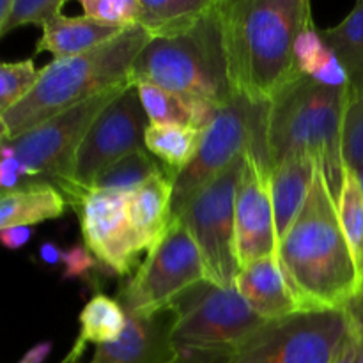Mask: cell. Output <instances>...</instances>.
Masks as SVG:
<instances>
[{"mask_svg":"<svg viewBox=\"0 0 363 363\" xmlns=\"http://www.w3.org/2000/svg\"><path fill=\"white\" fill-rule=\"evenodd\" d=\"M344 165L357 170L363 165V85L347 87V105L342 128Z\"/></svg>","mask_w":363,"mask_h":363,"instance_id":"f1b7e54d","label":"cell"},{"mask_svg":"<svg viewBox=\"0 0 363 363\" xmlns=\"http://www.w3.org/2000/svg\"><path fill=\"white\" fill-rule=\"evenodd\" d=\"M140 25L74 57L53 59L39 69L27 96L2 117L6 140H13L64 110L130 80L135 59L151 41Z\"/></svg>","mask_w":363,"mask_h":363,"instance_id":"3957f363","label":"cell"},{"mask_svg":"<svg viewBox=\"0 0 363 363\" xmlns=\"http://www.w3.org/2000/svg\"><path fill=\"white\" fill-rule=\"evenodd\" d=\"M202 137L204 131L184 124H149L144 144L160 163L179 174L194 162Z\"/></svg>","mask_w":363,"mask_h":363,"instance_id":"603a6c76","label":"cell"},{"mask_svg":"<svg viewBox=\"0 0 363 363\" xmlns=\"http://www.w3.org/2000/svg\"><path fill=\"white\" fill-rule=\"evenodd\" d=\"M318 162L308 152H293L286 156L269 172L273 216H275L277 245L289 230L303 208L314 181Z\"/></svg>","mask_w":363,"mask_h":363,"instance_id":"ac0fdd59","label":"cell"},{"mask_svg":"<svg viewBox=\"0 0 363 363\" xmlns=\"http://www.w3.org/2000/svg\"><path fill=\"white\" fill-rule=\"evenodd\" d=\"M358 363H363V339H360V354H358Z\"/></svg>","mask_w":363,"mask_h":363,"instance_id":"7bdbcfd3","label":"cell"},{"mask_svg":"<svg viewBox=\"0 0 363 363\" xmlns=\"http://www.w3.org/2000/svg\"><path fill=\"white\" fill-rule=\"evenodd\" d=\"M169 311L174 315V342L184 346L236 347L266 323L236 287H220L209 280L181 294Z\"/></svg>","mask_w":363,"mask_h":363,"instance_id":"8fae6325","label":"cell"},{"mask_svg":"<svg viewBox=\"0 0 363 363\" xmlns=\"http://www.w3.org/2000/svg\"><path fill=\"white\" fill-rule=\"evenodd\" d=\"M149 121L135 84L113 99L94 119L78 149L74 162V191L67 202L82 190L91 188L96 177L117 160L130 152L145 149L144 138Z\"/></svg>","mask_w":363,"mask_h":363,"instance_id":"7c38bea8","label":"cell"},{"mask_svg":"<svg viewBox=\"0 0 363 363\" xmlns=\"http://www.w3.org/2000/svg\"><path fill=\"white\" fill-rule=\"evenodd\" d=\"M128 28V27H126ZM124 27L106 25L87 16H64L62 13L43 27L34 55L41 52L52 53L55 59L80 55L98 48L103 43L117 38L126 30Z\"/></svg>","mask_w":363,"mask_h":363,"instance_id":"d6986e66","label":"cell"},{"mask_svg":"<svg viewBox=\"0 0 363 363\" xmlns=\"http://www.w3.org/2000/svg\"><path fill=\"white\" fill-rule=\"evenodd\" d=\"M234 287L264 321H277L308 311L291 286L277 254L266 255L240 268Z\"/></svg>","mask_w":363,"mask_h":363,"instance_id":"2e32d148","label":"cell"},{"mask_svg":"<svg viewBox=\"0 0 363 363\" xmlns=\"http://www.w3.org/2000/svg\"><path fill=\"white\" fill-rule=\"evenodd\" d=\"M347 333L344 311L300 312L266 321L234 347L230 363H332Z\"/></svg>","mask_w":363,"mask_h":363,"instance_id":"9c48e42d","label":"cell"},{"mask_svg":"<svg viewBox=\"0 0 363 363\" xmlns=\"http://www.w3.org/2000/svg\"><path fill=\"white\" fill-rule=\"evenodd\" d=\"M337 211H339L344 236L350 243L363 279V191L357 172L350 167H344L342 186L337 199Z\"/></svg>","mask_w":363,"mask_h":363,"instance_id":"484cf974","label":"cell"},{"mask_svg":"<svg viewBox=\"0 0 363 363\" xmlns=\"http://www.w3.org/2000/svg\"><path fill=\"white\" fill-rule=\"evenodd\" d=\"M38 77L34 59L0 62V119L30 92Z\"/></svg>","mask_w":363,"mask_h":363,"instance_id":"83f0119b","label":"cell"},{"mask_svg":"<svg viewBox=\"0 0 363 363\" xmlns=\"http://www.w3.org/2000/svg\"><path fill=\"white\" fill-rule=\"evenodd\" d=\"M347 87L333 89L301 74L268 105L266 156L268 169L293 152H308L325 172L333 199L344 177L342 128Z\"/></svg>","mask_w":363,"mask_h":363,"instance_id":"277c9868","label":"cell"},{"mask_svg":"<svg viewBox=\"0 0 363 363\" xmlns=\"http://www.w3.org/2000/svg\"><path fill=\"white\" fill-rule=\"evenodd\" d=\"M50 353H52V342H39L32 350H28L18 363H45Z\"/></svg>","mask_w":363,"mask_h":363,"instance_id":"74e56055","label":"cell"},{"mask_svg":"<svg viewBox=\"0 0 363 363\" xmlns=\"http://www.w3.org/2000/svg\"><path fill=\"white\" fill-rule=\"evenodd\" d=\"M130 195L84 188L69 202L80 218L84 245L108 272L126 277L142 248L130 222Z\"/></svg>","mask_w":363,"mask_h":363,"instance_id":"4fadbf2b","label":"cell"},{"mask_svg":"<svg viewBox=\"0 0 363 363\" xmlns=\"http://www.w3.org/2000/svg\"><path fill=\"white\" fill-rule=\"evenodd\" d=\"M32 234H34L32 227H11V229L0 230V245L7 250H20L30 241Z\"/></svg>","mask_w":363,"mask_h":363,"instance_id":"d590c367","label":"cell"},{"mask_svg":"<svg viewBox=\"0 0 363 363\" xmlns=\"http://www.w3.org/2000/svg\"><path fill=\"white\" fill-rule=\"evenodd\" d=\"M227 69L234 96L269 105L301 77L294 43L312 21L307 0H220Z\"/></svg>","mask_w":363,"mask_h":363,"instance_id":"6da1fadb","label":"cell"},{"mask_svg":"<svg viewBox=\"0 0 363 363\" xmlns=\"http://www.w3.org/2000/svg\"><path fill=\"white\" fill-rule=\"evenodd\" d=\"M62 255L64 252L60 250L55 243H50V241H46V243H43L41 247H39V257H41V261L46 262L48 266L60 264V262H62Z\"/></svg>","mask_w":363,"mask_h":363,"instance_id":"f35d334b","label":"cell"},{"mask_svg":"<svg viewBox=\"0 0 363 363\" xmlns=\"http://www.w3.org/2000/svg\"><path fill=\"white\" fill-rule=\"evenodd\" d=\"M172 325L170 311L151 315L128 314L123 335L113 342L96 346L91 363H174Z\"/></svg>","mask_w":363,"mask_h":363,"instance_id":"9a60e30c","label":"cell"},{"mask_svg":"<svg viewBox=\"0 0 363 363\" xmlns=\"http://www.w3.org/2000/svg\"><path fill=\"white\" fill-rule=\"evenodd\" d=\"M236 255L245 264L277 254L269 174L245 151V169L236 191Z\"/></svg>","mask_w":363,"mask_h":363,"instance_id":"5bb4252c","label":"cell"},{"mask_svg":"<svg viewBox=\"0 0 363 363\" xmlns=\"http://www.w3.org/2000/svg\"><path fill=\"white\" fill-rule=\"evenodd\" d=\"M328 46L325 45L321 38V32L315 27L314 20L308 21L303 27V30L298 34L296 43H294V59H296V66L301 74L311 77L314 67L325 55Z\"/></svg>","mask_w":363,"mask_h":363,"instance_id":"1f68e13d","label":"cell"},{"mask_svg":"<svg viewBox=\"0 0 363 363\" xmlns=\"http://www.w3.org/2000/svg\"><path fill=\"white\" fill-rule=\"evenodd\" d=\"M215 0H138V21L152 39L190 30Z\"/></svg>","mask_w":363,"mask_h":363,"instance_id":"44dd1931","label":"cell"},{"mask_svg":"<svg viewBox=\"0 0 363 363\" xmlns=\"http://www.w3.org/2000/svg\"><path fill=\"white\" fill-rule=\"evenodd\" d=\"M176 177L177 174L165 167L130 195V222L142 252L156 247L172 223Z\"/></svg>","mask_w":363,"mask_h":363,"instance_id":"e0dca14e","label":"cell"},{"mask_svg":"<svg viewBox=\"0 0 363 363\" xmlns=\"http://www.w3.org/2000/svg\"><path fill=\"white\" fill-rule=\"evenodd\" d=\"M64 6L66 0H13L0 38L21 25H39L43 28L52 18L62 13Z\"/></svg>","mask_w":363,"mask_h":363,"instance_id":"f546056e","label":"cell"},{"mask_svg":"<svg viewBox=\"0 0 363 363\" xmlns=\"http://www.w3.org/2000/svg\"><path fill=\"white\" fill-rule=\"evenodd\" d=\"M64 273L62 280H77L89 279L92 272L99 266V261L91 254L85 245H74L62 255Z\"/></svg>","mask_w":363,"mask_h":363,"instance_id":"d6a6232c","label":"cell"},{"mask_svg":"<svg viewBox=\"0 0 363 363\" xmlns=\"http://www.w3.org/2000/svg\"><path fill=\"white\" fill-rule=\"evenodd\" d=\"M208 280L201 252L186 225L174 218L156 247L147 252L137 273L124 284L117 301L126 314L151 315L170 305L197 284Z\"/></svg>","mask_w":363,"mask_h":363,"instance_id":"ba28073f","label":"cell"},{"mask_svg":"<svg viewBox=\"0 0 363 363\" xmlns=\"http://www.w3.org/2000/svg\"><path fill=\"white\" fill-rule=\"evenodd\" d=\"M319 32L347 73L350 89L363 85V0L339 25Z\"/></svg>","mask_w":363,"mask_h":363,"instance_id":"cb8c5ba5","label":"cell"},{"mask_svg":"<svg viewBox=\"0 0 363 363\" xmlns=\"http://www.w3.org/2000/svg\"><path fill=\"white\" fill-rule=\"evenodd\" d=\"M218 2L188 32L151 39L135 59L131 82H147L165 91L202 98L223 106L234 98L227 69Z\"/></svg>","mask_w":363,"mask_h":363,"instance_id":"5b68a950","label":"cell"},{"mask_svg":"<svg viewBox=\"0 0 363 363\" xmlns=\"http://www.w3.org/2000/svg\"><path fill=\"white\" fill-rule=\"evenodd\" d=\"M243 169L245 155H241L202 188L177 216L201 252L208 280L220 287L234 286L240 273L234 206Z\"/></svg>","mask_w":363,"mask_h":363,"instance_id":"30bf717a","label":"cell"},{"mask_svg":"<svg viewBox=\"0 0 363 363\" xmlns=\"http://www.w3.org/2000/svg\"><path fill=\"white\" fill-rule=\"evenodd\" d=\"M277 257L308 311H342L360 291V269L319 163L300 215L277 245Z\"/></svg>","mask_w":363,"mask_h":363,"instance_id":"7a4b0ae2","label":"cell"},{"mask_svg":"<svg viewBox=\"0 0 363 363\" xmlns=\"http://www.w3.org/2000/svg\"><path fill=\"white\" fill-rule=\"evenodd\" d=\"M266 113L268 105H257L241 96H234L220 108L216 119L204 131L194 162L177 174L174 181L172 220L181 215L202 188L218 177L238 156L245 155V151L268 169Z\"/></svg>","mask_w":363,"mask_h":363,"instance_id":"52a82bcc","label":"cell"},{"mask_svg":"<svg viewBox=\"0 0 363 363\" xmlns=\"http://www.w3.org/2000/svg\"><path fill=\"white\" fill-rule=\"evenodd\" d=\"M342 311L346 314L351 333H354L358 339H363V284L360 291L344 305Z\"/></svg>","mask_w":363,"mask_h":363,"instance_id":"e575fe53","label":"cell"},{"mask_svg":"<svg viewBox=\"0 0 363 363\" xmlns=\"http://www.w3.org/2000/svg\"><path fill=\"white\" fill-rule=\"evenodd\" d=\"M80 335L77 346L71 351V360H77L87 344L113 342L123 335L128 323V314L123 305L106 294H96L85 303L80 312Z\"/></svg>","mask_w":363,"mask_h":363,"instance_id":"7402d4cb","label":"cell"},{"mask_svg":"<svg viewBox=\"0 0 363 363\" xmlns=\"http://www.w3.org/2000/svg\"><path fill=\"white\" fill-rule=\"evenodd\" d=\"M66 199L55 186L39 181L0 191V230L60 218L66 213Z\"/></svg>","mask_w":363,"mask_h":363,"instance_id":"ffe728a7","label":"cell"},{"mask_svg":"<svg viewBox=\"0 0 363 363\" xmlns=\"http://www.w3.org/2000/svg\"><path fill=\"white\" fill-rule=\"evenodd\" d=\"M165 169L147 149H138L130 152L124 158L117 160L116 163L103 170L94 179L91 188L96 190L121 191V194H133L142 186L145 181L160 174Z\"/></svg>","mask_w":363,"mask_h":363,"instance_id":"d4e9b609","label":"cell"},{"mask_svg":"<svg viewBox=\"0 0 363 363\" xmlns=\"http://www.w3.org/2000/svg\"><path fill=\"white\" fill-rule=\"evenodd\" d=\"M131 80L96 94L59 116L39 124L34 130L0 145L2 158H14L21 167V176L28 181H39L55 186L64 199L74 191V162L84 137L96 117L119 98Z\"/></svg>","mask_w":363,"mask_h":363,"instance_id":"8992f818","label":"cell"},{"mask_svg":"<svg viewBox=\"0 0 363 363\" xmlns=\"http://www.w3.org/2000/svg\"><path fill=\"white\" fill-rule=\"evenodd\" d=\"M0 191H2V165H0Z\"/></svg>","mask_w":363,"mask_h":363,"instance_id":"ee69618b","label":"cell"},{"mask_svg":"<svg viewBox=\"0 0 363 363\" xmlns=\"http://www.w3.org/2000/svg\"><path fill=\"white\" fill-rule=\"evenodd\" d=\"M142 106L151 124H184L190 126V96L165 91L147 82H133Z\"/></svg>","mask_w":363,"mask_h":363,"instance_id":"4316f807","label":"cell"},{"mask_svg":"<svg viewBox=\"0 0 363 363\" xmlns=\"http://www.w3.org/2000/svg\"><path fill=\"white\" fill-rule=\"evenodd\" d=\"M354 172H357V176H358V181H360L362 191H363V165L360 167V169H357V170H354Z\"/></svg>","mask_w":363,"mask_h":363,"instance_id":"60d3db41","label":"cell"},{"mask_svg":"<svg viewBox=\"0 0 363 363\" xmlns=\"http://www.w3.org/2000/svg\"><path fill=\"white\" fill-rule=\"evenodd\" d=\"M84 16L116 27H133L138 21V0H80Z\"/></svg>","mask_w":363,"mask_h":363,"instance_id":"4dcf8cb0","label":"cell"},{"mask_svg":"<svg viewBox=\"0 0 363 363\" xmlns=\"http://www.w3.org/2000/svg\"><path fill=\"white\" fill-rule=\"evenodd\" d=\"M234 347H204L176 344L174 363H230Z\"/></svg>","mask_w":363,"mask_h":363,"instance_id":"836d02e7","label":"cell"},{"mask_svg":"<svg viewBox=\"0 0 363 363\" xmlns=\"http://www.w3.org/2000/svg\"><path fill=\"white\" fill-rule=\"evenodd\" d=\"M4 140H6V131H4V124L0 121V145L4 144Z\"/></svg>","mask_w":363,"mask_h":363,"instance_id":"b9f144b4","label":"cell"},{"mask_svg":"<svg viewBox=\"0 0 363 363\" xmlns=\"http://www.w3.org/2000/svg\"><path fill=\"white\" fill-rule=\"evenodd\" d=\"M358 354H360V339L350 330L332 363H358Z\"/></svg>","mask_w":363,"mask_h":363,"instance_id":"8d00e7d4","label":"cell"},{"mask_svg":"<svg viewBox=\"0 0 363 363\" xmlns=\"http://www.w3.org/2000/svg\"><path fill=\"white\" fill-rule=\"evenodd\" d=\"M11 2H13V0H0V32H2L4 23H6L7 14H9Z\"/></svg>","mask_w":363,"mask_h":363,"instance_id":"ab89813d","label":"cell"}]
</instances>
